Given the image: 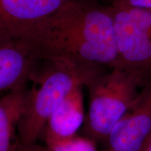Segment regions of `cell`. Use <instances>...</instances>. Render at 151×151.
Wrapping results in <instances>:
<instances>
[{
  "instance_id": "1",
  "label": "cell",
  "mask_w": 151,
  "mask_h": 151,
  "mask_svg": "<svg viewBox=\"0 0 151 151\" xmlns=\"http://www.w3.org/2000/svg\"><path fill=\"white\" fill-rule=\"evenodd\" d=\"M18 41L39 60L119 67L112 8L72 0L34 24Z\"/></svg>"
},
{
  "instance_id": "2",
  "label": "cell",
  "mask_w": 151,
  "mask_h": 151,
  "mask_svg": "<svg viewBox=\"0 0 151 151\" xmlns=\"http://www.w3.org/2000/svg\"><path fill=\"white\" fill-rule=\"evenodd\" d=\"M42 69L32 75V88L28 90L18 135L21 146L37 143L43 136L46 122L68 96L78 86H87L102 73L101 66L83 65L66 60H43Z\"/></svg>"
},
{
  "instance_id": "3",
  "label": "cell",
  "mask_w": 151,
  "mask_h": 151,
  "mask_svg": "<svg viewBox=\"0 0 151 151\" xmlns=\"http://www.w3.org/2000/svg\"><path fill=\"white\" fill-rule=\"evenodd\" d=\"M144 75L122 67L101 73L87 87L89 107L85 120L86 137L104 142L116 124L136 102Z\"/></svg>"
},
{
  "instance_id": "4",
  "label": "cell",
  "mask_w": 151,
  "mask_h": 151,
  "mask_svg": "<svg viewBox=\"0 0 151 151\" xmlns=\"http://www.w3.org/2000/svg\"><path fill=\"white\" fill-rule=\"evenodd\" d=\"M151 137V83L104 141V151H142Z\"/></svg>"
},
{
  "instance_id": "5",
  "label": "cell",
  "mask_w": 151,
  "mask_h": 151,
  "mask_svg": "<svg viewBox=\"0 0 151 151\" xmlns=\"http://www.w3.org/2000/svg\"><path fill=\"white\" fill-rule=\"evenodd\" d=\"M72 0H0V41L18 40L34 24Z\"/></svg>"
},
{
  "instance_id": "6",
  "label": "cell",
  "mask_w": 151,
  "mask_h": 151,
  "mask_svg": "<svg viewBox=\"0 0 151 151\" xmlns=\"http://www.w3.org/2000/svg\"><path fill=\"white\" fill-rule=\"evenodd\" d=\"M113 18L119 67L145 76L151 70V27H136L114 14Z\"/></svg>"
},
{
  "instance_id": "7",
  "label": "cell",
  "mask_w": 151,
  "mask_h": 151,
  "mask_svg": "<svg viewBox=\"0 0 151 151\" xmlns=\"http://www.w3.org/2000/svg\"><path fill=\"white\" fill-rule=\"evenodd\" d=\"M39 61L20 41H0V92L25 86Z\"/></svg>"
},
{
  "instance_id": "8",
  "label": "cell",
  "mask_w": 151,
  "mask_h": 151,
  "mask_svg": "<svg viewBox=\"0 0 151 151\" xmlns=\"http://www.w3.org/2000/svg\"><path fill=\"white\" fill-rule=\"evenodd\" d=\"M83 87L73 90L48 119L43 136L46 146L75 137L82 126L86 120Z\"/></svg>"
},
{
  "instance_id": "9",
  "label": "cell",
  "mask_w": 151,
  "mask_h": 151,
  "mask_svg": "<svg viewBox=\"0 0 151 151\" xmlns=\"http://www.w3.org/2000/svg\"><path fill=\"white\" fill-rule=\"evenodd\" d=\"M28 90L26 85L0 97V151H18V126L24 111Z\"/></svg>"
},
{
  "instance_id": "10",
  "label": "cell",
  "mask_w": 151,
  "mask_h": 151,
  "mask_svg": "<svg viewBox=\"0 0 151 151\" xmlns=\"http://www.w3.org/2000/svg\"><path fill=\"white\" fill-rule=\"evenodd\" d=\"M96 142L86 136L79 137L76 135L71 139L47 147L51 151H98Z\"/></svg>"
},
{
  "instance_id": "11",
  "label": "cell",
  "mask_w": 151,
  "mask_h": 151,
  "mask_svg": "<svg viewBox=\"0 0 151 151\" xmlns=\"http://www.w3.org/2000/svg\"><path fill=\"white\" fill-rule=\"evenodd\" d=\"M113 4L130 8L151 9V0H114Z\"/></svg>"
},
{
  "instance_id": "12",
  "label": "cell",
  "mask_w": 151,
  "mask_h": 151,
  "mask_svg": "<svg viewBox=\"0 0 151 151\" xmlns=\"http://www.w3.org/2000/svg\"><path fill=\"white\" fill-rule=\"evenodd\" d=\"M18 151H51L47 147L46 145L43 146V145L39 144V143H36L34 144L29 145V146H21L20 144L19 148Z\"/></svg>"
},
{
  "instance_id": "13",
  "label": "cell",
  "mask_w": 151,
  "mask_h": 151,
  "mask_svg": "<svg viewBox=\"0 0 151 151\" xmlns=\"http://www.w3.org/2000/svg\"><path fill=\"white\" fill-rule=\"evenodd\" d=\"M142 151H151V137Z\"/></svg>"
}]
</instances>
